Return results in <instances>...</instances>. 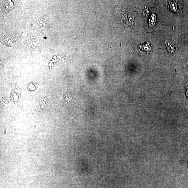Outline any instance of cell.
<instances>
[{
	"instance_id": "6da1fadb",
	"label": "cell",
	"mask_w": 188,
	"mask_h": 188,
	"mask_svg": "<svg viewBox=\"0 0 188 188\" xmlns=\"http://www.w3.org/2000/svg\"><path fill=\"white\" fill-rule=\"evenodd\" d=\"M123 21L125 24L128 25H131L134 23V15L132 13L125 12L124 13Z\"/></svg>"
},
{
	"instance_id": "7a4b0ae2",
	"label": "cell",
	"mask_w": 188,
	"mask_h": 188,
	"mask_svg": "<svg viewBox=\"0 0 188 188\" xmlns=\"http://www.w3.org/2000/svg\"><path fill=\"white\" fill-rule=\"evenodd\" d=\"M73 98L72 93L71 92L67 91L65 94L64 98L65 103L68 106L71 104Z\"/></svg>"
},
{
	"instance_id": "3957f363",
	"label": "cell",
	"mask_w": 188,
	"mask_h": 188,
	"mask_svg": "<svg viewBox=\"0 0 188 188\" xmlns=\"http://www.w3.org/2000/svg\"><path fill=\"white\" fill-rule=\"evenodd\" d=\"M166 45L167 49L169 51L173 52L175 49V47L174 46L173 44L170 42H166Z\"/></svg>"
},
{
	"instance_id": "277c9868",
	"label": "cell",
	"mask_w": 188,
	"mask_h": 188,
	"mask_svg": "<svg viewBox=\"0 0 188 188\" xmlns=\"http://www.w3.org/2000/svg\"><path fill=\"white\" fill-rule=\"evenodd\" d=\"M186 166L188 167V162L186 163Z\"/></svg>"
}]
</instances>
